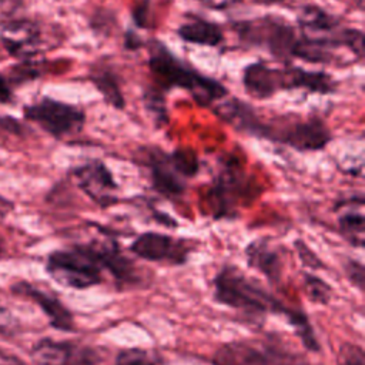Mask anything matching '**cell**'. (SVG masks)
Masks as SVG:
<instances>
[{
  "label": "cell",
  "instance_id": "obj_28",
  "mask_svg": "<svg viewBox=\"0 0 365 365\" xmlns=\"http://www.w3.org/2000/svg\"><path fill=\"white\" fill-rule=\"evenodd\" d=\"M346 275L349 281L358 287L359 289H364V267L358 261H349L346 265Z\"/></svg>",
  "mask_w": 365,
  "mask_h": 365
},
{
  "label": "cell",
  "instance_id": "obj_26",
  "mask_svg": "<svg viewBox=\"0 0 365 365\" xmlns=\"http://www.w3.org/2000/svg\"><path fill=\"white\" fill-rule=\"evenodd\" d=\"M295 247H297V251H298L299 258L304 262V265H308L309 268H314V269L324 267L321 259L302 241H295Z\"/></svg>",
  "mask_w": 365,
  "mask_h": 365
},
{
  "label": "cell",
  "instance_id": "obj_18",
  "mask_svg": "<svg viewBox=\"0 0 365 365\" xmlns=\"http://www.w3.org/2000/svg\"><path fill=\"white\" fill-rule=\"evenodd\" d=\"M177 36L185 43L207 47H217L224 41L222 27L197 14L188 16L187 20L177 27Z\"/></svg>",
  "mask_w": 365,
  "mask_h": 365
},
{
  "label": "cell",
  "instance_id": "obj_17",
  "mask_svg": "<svg viewBox=\"0 0 365 365\" xmlns=\"http://www.w3.org/2000/svg\"><path fill=\"white\" fill-rule=\"evenodd\" d=\"M96 252L103 269L110 274L120 284H131L137 281V268L133 261L121 251L115 241H97L90 244Z\"/></svg>",
  "mask_w": 365,
  "mask_h": 365
},
{
  "label": "cell",
  "instance_id": "obj_11",
  "mask_svg": "<svg viewBox=\"0 0 365 365\" xmlns=\"http://www.w3.org/2000/svg\"><path fill=\"white\" fill-rule=\"evenodd\" d=\"M0 40L6 51L21 61L31 60L44 46L40 26L29 19H7L0 24Z\"/></svg>",
  "mask_w": 365,
  "mask_h": 365
},
{
  "label": "cell",
  "instance_id": "obj_27",
  "mask_svg": "<svg viewBox=\"0 0 365 365\" xmlns=\"http://www.w3.org/2000/svg\"><path fill=\"white\" fill-rule=\"evenodd\" d=\"M150 13V0H137L133 6V20L138 27H147Z\"/></svg>",
  "mask_w": 365,
  "mask_h": 365
},
{
  "label": "cell",
  "instance_id": "obj_20",
  "mask_svg": "<svg viewBox=\"0 0 365 365\" xmlns=\"http://www.w3.org/2000/svg\"><path fill=\"white\" fill-rule=\"evenodd\" d=\"M247 259L250 267L261 271L271 281H277L281 275L282 259L281 252L267 240H257L247 247Z\"/></svg>",
  "mask_w": 365,
  "mask_h": 365
},
{
  "label": "cell",
  "instance_id": "obj_8",
  "mask_svg": "<svg viewBox=\"0 0 365 365\" xmlns=\"http://www.w3.org/2000/svg\"><path fill=\"white\" fill-rule=\"evenodd\" d=\"M23 115L57 140L81 133L87 118L81 107L48 96L36 103L26 104L23 107Z\"/></svg>",
  "mask_w": 365,
  "mask_h": 365
},
{
  "label": "cell",
  "instance_id": "obj_4",
  "mask_svg": "<svg viewBox=\"0 0 365 365\" xmlns=\"http://www.w3.org/2000/svg\"><path fill=\"white\" fill-rule=\"evenodd\" d=\"M215 301L241 312V315L259 319L265 314H284L289 311L261 285L248 278L234 265L222 267L214 278Z\"/></svg>",
  "mask_w": 365,
  "mask_h": 365
},
{
  "label": "cell",
  "instance_id": "obj_23",
  "mask_svg": "<svg viewBox=\"0 0 365 365\" xmlns=\"http://www.w3.org/2000/svg\"><path fill=\"white\" fill-rule=\"evenodd\" d=\"M114 365H157L148 351L141 348H127L117 354Z\"/></svg>",
  "mask_w": 365,
  "mask_h": 365
},
{
  "label": "cell",
  "instance_id": "obj_25",
  "mask_svg": "<svg viewBox=\"0 0 365 365\" xmlns=\"http://www.w3.org/2000/svg\"><path fill=\"white\" fill-rule=\"evenodd\" d=\"M147 100V108L153 110L160 120H167L165 106H164V97L160 90H148V93L144 96Z\"/></svg>",
  "mask_w": 365,
  "mask_h": 365
},
{
  "label": "cell",
  "instance_id": "obj_12",
  "mask_svg": "<svg viewBox=\"0 0 365 365\" xmlns=\"http://www.w3.org/2000/svg\"><path fill=\"white\" fill-rule=\"evenodd\" d=\"M130 251L138 258L151 262L184 264L191 252L190 244L163 232L147 231L140 234L130 245Z\"/></svg>",
  "mask_w": 365,
  "mask_h": 365
},
{
  "label": "cell",
  "instance_id": "obj_30",
  "mask_svg": "<svg viewBox=\"0 0 365 365\" xmlns=\"http://www.w3.org/2000/svg\"><path fill=\"white\" fill-rule=\"evenodd\" d=\"M23 7V0H0V16L13 19V16Z\"/></svg>",
  "mask_w": 365,
  "mask_h": 365
},
{
  "label": "cell",
  "instance_id": "obj_2",
  "mask_svg": "<svg viewBox=\"0 0 365 365\" xmlns=\"http://www.w3.org/2000/svg\"><path fill=\"white\" fill-rule=\"evenodd\" d=\"M147 47V66L160 91L184 90L200 107H212L228 94L222 83L177 57L163 41L153 38Z\"/></svg>",
  "mask_w": 365,
  "mask_h": 365
},
{
  "label": "cell",
  "instance_id": "obj_5",
  "mask_svg": "<svg viewBox=\"0 0 365 365\" xmlns=\"http://www.w3.org/2000/svg\"><path fill=\"white\" fill-rule=\"evenodd\" d=\"M143 151L151 187L165 198L181 197L187 188V180L198 174V157L191 150L177 148L165 153L158 147H144Z\"/></svg>",
  "mask_w": 365,
  "mask_h": 365
},
{
  "label": "cell",
  "instance_id": "obj_3",
  "mask_svg": "<svg viewBox=\"0 0 365 365\" xmlns=\"http://www.w3.org/2000/svg\"><path fill=\"white\" fill-rule=\"evenodd\" d=\"M244 91L255 100H267L284 90H304L311 94H332L338 90V81L327 71L305 70L287 64L274 67L265 61H255L242 70Z\"/></svg>",
  "mask_w": 365,
  "mask_h": 365
},
{
  "label": "cell",
  "instance_id": "obj_15",
  "mask_svg": "<svg viewBox=\"0 0 365 365\" xmlns=\"http://www.w3.org/2000/svg\"><path fill=\"white\" fill-rule=\"evenodd\" d=\"M13 291L16 294L30 298L33 302H36L41 308V311L47 315L51 327L61 329V331H73L74 329L73 314L56 295L46 292L29 282L14 284Z\"/></svg>",
  "mask_w": 365,
  "mask_h": 365
},
{
  "label": "cell",
  "instance_id": "obj_16",
  "mask_svg": "<svg viewBox=\"0 0 365 365\" xmlns=\"http://www.w3.org/2000/svg\"><path fill=\"white\" fill-rule=\"evenodd\" d=\"M364 197H351L336 204V221L339 232L346 242L356 248H362L365 242V211Z\"/></svg>",
  "mask_w": 365,
  "mask_h": 365
},
{
  "label": "cell",
  "instance_id": "obj_34",
  "mask_svg": "<svg viewBox=\"0 0 365 365\" xmlns=\"http://www.w3.org/2000/svg\"><path fill=\"white\" fill-rule=\"evenodd\" d=\"M0 57H1V56H0Z\"/></svg>",
  "mask_w": 365,
  "mask_h": 365
},
{
  "label": "cell",
  "instance_id": "obj_13",
  "mask_svg": "<svg viewBox=\"0 0 365 365\" xmlns=\"http://www.w3.org/2000/svg\"><path fill=\"white\" fill-rule=\"evenodd\" d=\"M251 191V180L244 171L234 164H225L214 178V184L208 192L210 202L217 217L228 215L238 204L240 198H248Z\"/></svg>",
  "mask_w": 365,
  "mask_h": 365
},
{
  "label": "cell",
  "instance_id": "obj_14",
  "mask_svg": "<svg viewBox=\"0 0 365 365\" xmlns=\"http://www.w3.org/2000/svg\"><path fill=\"white\" fill-rule=\"evenodd\" d=\"M36 365H96L100 355L90 346L71 341L40 339L30 351Z\"/></svg>",
  "mask_w": 365,
  "mask_h": 365
},
{
  "label": "cell",
  "instance_id": "obj_31",
  "mask_svg": "<svg viewBox=\"0 0 365 365\" xmlns=\"http://www.w3.org/2000/svg\"><path fill=\"white\" fill-rule=\"evenodd\" d=\"M143 46H144V41H143V38L137 33H134L133 30H128L125 33V36H124V47L127 50H138Z\"/></svg>",
  "mask_w": 365,
  "mask_h": 365
},
{
  "label": "cell",
  "instance_id": "obj_29",
  "mask_svg": "<svg viewBox=\"0 0 365 365\" xmlns=\"http://www.w3.org/2000/svg\"><path fill=\"white\" fill-rule=\"evenodd\" d=\"M0 130L7 131L14 135H23L24 134V125L11 115H0Z\"/></svg>",
  "mask_w": 365,
  "mask_h": 365
},
{
  "label": "cell",
  "instance_id": "obj_1",
  "mask_svg": "<svg viewBox=\"0 0 365 365\" xmlns=\"http://www.w3.org/2000/svg\"><path fill=\"white\" fill-rule=\"evenodd\" d=\"M215 114L238 133L287 145L299 153L324 150L332 140L331 130L317 115H279L262 118L248 103L231 97L215 107Z\"/></svg>",
  "mask_w": 365,
  "mask_h": 365
},
{
  "label": "cell",
  "instance_id": "obj_21",
  "mask_svg": "<svg viewBox=\"0 0 365 365\" xmlns=\"http://www.w3.org/2000/svg\"><path fill=\"white\" fill-rule=\"evenodd\" d=\"M287 318H288V322L294 327L295 332L298 334V336L302 341V344L305 345V348L317 352L319 349V345H318L314 329H312L307 315L301 311H288Z\"/></svg>",
  "mask_w": 365,
  "mask_h": 365
},
{
  "label": "cell",
  "instance_id": "obj_19",
  "mask_svg": "<svg viewBox=\"0 0 365 365\" xmlns=\"http://www.w3.org/2000/svg\"><path fill=\"white\" fill-rule=\"evenodd\" d=\"M88 78L101 94L106 104L118 111L124 110L125 98L120 87L118 77L107 63H94L90 68Z\"/></svg>",
  "mask_w": 365,
  "mask_h": 365
},
{
  "label": "cell",
  "instance_id": "obj_9",
  "mask_svg": "<svg viewBox=\"0 0 365 365\" xmlns=\"http://www.w3.org/2000/svg\"><path fill=\"white\" fill-rule=\"evenodd\" d=\"M214 365H299L298 361L275 346L250 341L221 345L214 354Z\"/></svg>",
  "mask_w": 365,
  "mask_h": 365
},
{
  "label": "cell",
  "instance_id": "obj_24",
  "mask_svg": "<svg viewBox=\"0 0 365 365\" xmlns=\"http://www.w3.org/2000/svg\"><path fill=\"white\" fill-rule=\"evenodd\" d=\"M338 365H365V352L359 345L345 342L339 348Z\"/></svg>",
  "mask_w": 365,
  "mask_h": 365
},
{
  "label": "cell",
  "instance_id": "obj_22",
  "mask_svg": "<svg viewBox=\"0 0 365 365\" xmlns=\"http://www.w3.org/2000/svg\"><path fill=\"white\" fill-rule=\"evenodd\" d=\"M304 289L309 301L315 304H328L332 295L331 287L321 279L319 277H315L312 274H305L304 275Z\"/></svg>",
  "mask_w": 365,
  "mask_h": 365
},
{
  "label": "cell",
  "instance_id": "obj_7",
  "mask_svg": "<svg viewBox=\"0 0 365 365\" xmlns=\"http://www.w3.org/2000/svg\"><path fill=\"white\" fill-rule=\"evenodd\" d=\"M46 269L56 282L74 289L94 287L103 279V267L90 244L53 251L47 257Z\"/></svg>",
  "mask_w": 365,
  "mask_h": 365
},
{
  "label": "cell",
  "instance_id": "obj_32",
  "mask_svg": "<svg viewBox=\"0 0 365 365\" xmlns=\"http://www.w3.org/2000/svg\"><path fill=\"white\" fill-rule=\"evenodd\" d=\"M13 100V91L7 83V80L0 74V103L6 104Z\"/></svg>",
  "mask_w": 365,
  "mask_h": 365
},
{
  "label": "cell",
  "instance_id": "obj_33",
  "mask_svg": "<svg viewBox=\"0 0 365 365\" xmlns=\"http://www.w3.org/2000/svg\"><path fill=\"white\" fill-rule=\"evenodd\" d=\"M0 255H1V247H0Z\"/></svg>",
  "mask_w": 365,
  "mask_h": 365
},
{
  "label": "cell",
  "instance_id": "obj_10",
  "mask_svg": "<svg viewBox=\"0 0 365 365\" xmlns=\"http://www.w3.org/2000/svg\"><path fill=\"white\" fill-rule=\"evenodd\" d=\"M80 190L101 208L117 202L118 184L111 170L101 160H91L77 165L71 171Z\"/></svg>",
  "mask_w": 365,
  "mask_h": 365
},
{
  "label": "cell",
  "instance_id": "obj_6",
  "mask_svg": "<svg viewBox=\"0 0 365 365\" xmlns=\"http://www.w3.org/2000/svg\"><path fill=\"white\" fill-rule=\"evenodd\" d=\"M240 41L251 47H261L279 60L295 58L299 46V33L287 20L277 16H264L232 24Z\"/></svg>",
  "mask_w": 365,
  "mask_h": 365
}]
</instances>
